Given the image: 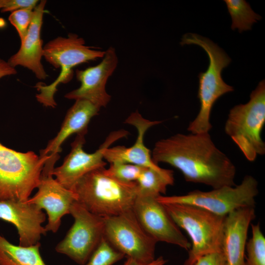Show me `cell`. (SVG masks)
<instances>
[{"mask_svg":"<svg viewBox=\"0 0 265 265\" xmlns=\"http://www.w3.org/2000/svg\"><path fill=\"white\" fill-rule=\"evenodd\" d=\"M255 208L243 207L225 217L221 252L226 265H245L248 230L256 217Z\"/></svg>","mask_w":265,"mask_h":265,"instance_id":"16","label":"cell"},{"mask_svg":"<svg viewBox=\"0 0 265 265\" xmlns=\"http://www.w3.org/2000/svg\"><path fill=\"white\" fill-rule=\"evenodd\" d=\"M15 68L12 67L7 61L0 58V79L17 74Z\"/></svg>","mask_w":265,"mask_h":265,"instance_id":"29","label":"cell"},{"mask_svg":"<svg viewBox=\"0 0 265 265\" xmlns=\"http://www.w3.org/2000/svg\"><path fill=\"white\" fill-rule=\"evenodd\" d=\"M100 108L85 100H77L67 111L58 133L41 152V156L58 154L62 143L72 134L86 133L91 119Z\"/></svg>","mask_w":265,"mask_h":265,"instance_id":"19","label":"cell"},{"mask_svg":"<svg viewBox=\"0 0 265 265\" xmlns=\"http://www.w3.org/2000/svg\"><path fill=\"white\" fill-rule=\"evenodd\" d=\"M105 168L88 172L71 189L78 203L92 213L102 217L117 215L132 210L137 197L136 182L119 181L108 175Z\"/></svg>","mask_w":265,"mask_h":265,"instance_id":"2","label":"cell"},{"mask_svg":"<svg viewBox=\"0 0 265 265\" xmlns=\"http://www.w3.org/2000/svg\"><path fill=\"white\" fill-rule=\"evenodd\" d=\"M181 44L198 45L208 55L209 65L207 70L198 75L200 110L190 123L187 130L191 133L209 132L212 128L210 118L213 105L222 95L234 91L233 87L226 83L221 76L222 70L229 65L231 59L217 44L197 34H184Z\"/></svg>","mask_w":265,"mask_h":265,"instance_id":"3","label":"cell"},{"mask_svg":"<svg viewBox=\"0 0 265 265\" xmlns=\"http://www.w3.org/2000/svg\"><path fill=\"white\" fill-rule=\"evenodd\" d=\"M265 123V81L261 80L245 104L236 105L228 114L225 132L245 158L254 161L265 154L261 132Z\"/></svg>","mask_w":265,"mask_h":265,"instance_id":"5","label":"cell"},{"mask_svg":"<svg viewBox=\"0 0 265 265\" xmlns=\"http://www.w3.org/2000/svg\"><path fill=\"white\" fill-rule=\"evenodd\" d=\"M224 1L231 17L232 30L238 29L239 33L251 30L253 24L262 18L244 0H225Z\"/></svg>","mask_w":265,"mask_h":265,"instance_id":"22","label":"cell"},{"mask_svg":"<svg viewBox=\"0 0 265 265\" xmlns=\"http://www.w3.org/2000/svg\"><path fill=\"white\" fill-rule=\"evenodd\" d=\"M143 167L126 163H110L106 173L115 179L126 183L135 182Z\"/></svg>","mask_w":265,"mask_h":265,"instance_id":"25","label":"cell"},{"mask_svg":"<svg viewBox=\"0 0 265 265\" xmlns=\"http://www.w3.org/2000/svg\"><path fill=\"white\" fill-rule=\"evenodd\" d=\"M49 155L22 153L0 142V201H26L37 188Z\"/></svg>","mask_w":265,"mask_h":265,"instance_id":"7","label":"cell"},{"mask_svg":"<svg viewBox=\"0 0 265 265\" xmlns=\"http://www.w3.org/2000/svg\"><path fill=\"white\" fill-rule=\"evenodd\" d=\"M166 263V260L160 256L155 259L152 262L146 264H141L132 259L127 258L126 261L122 265H164Z\"/></svg>","mask_w":265,"mask_h":265,"instance_id":"30","label":"cell"},{"mask_svg":"<svg viewBox=\"0 0 265 265\" xmlns=\"http://www.w3.org/2000/svg\"><path fill=\"white\" fill-rule=\"evenodd\" d=\"M103 218L104 238L115 249L141 264L155 260L157 242L143 229L132 209Z\"/></svg>","mask_w":265,"mask_h":265,"instance_id":"9","label":"cell"},{"mask_svg":"<svg viewBox=\"0 0 265 265\" xmlns=\"http://www.w3.org/2000/svg\"><path fill=\"white\" fill-rule=\"evenodd\" d=\"M5 0H0V9H1L5 4Z\"/></svg>","mask_w":265,"mask_h":265,"instance_id":"31","label":"cell"},{"mask_svg":"<svg viewBox=\"0 0 265 265\" xmlns=\"http://www.w3.org/2000/svg\"><path fill=\"white\" fill-rule=\"evenodd\" d=\"M252 237L246 245L245 265H265V237L260 223L251 224Z\"/></svg>","mask_w":265,"mask_h":265,"instance_id":"23","label":"cell"},{"mask_svg":"<svg viewBox=\"0 0 265 265\" xmlns=\"http://www.w3.org/2000/svg\"><path fill=\"white\" fill-rule=\"evenodd\" d=\"M161 122L146 119L137 111L132 112L125 120V123L132 125L136 129L137 136L135 143L130 147L117 146L107 148L104 153V159L110 164L126 163L161 170L162 168L153 162L151 152L144 144V138L149 128Z\"/></svg>","mask_w":265,"mask_h":265,"instance_id":"17","label":"cell"},{"mask_svg":"<svg viewBox=\"0 0 265 265\" xmlns=\"http://www.w3.org/2000/svg\"><path fill=\"white\" fill-rule=\"evenodd\" d=\"M163 205L177 225L184 230L191 240L184 265H193L204 255L221 252L226 216L189 204Z\"/></svg>","mask_w":265,"mask_h":265,"instance_id":"4","label":"cell"},{"mask_svg":"<svg viewBox=\"0 0 265 265\" xmlns=\"http://www.w3.org/2000/svg\"><path fill=\"white\" fill-rule=\"evenodd\" d=\"M46 216L42 210L26 201H0V219L11 223L16 228L19 245L26 247L39 242L47 231L42 224Z\"/></svg>","mask_w":265,"mask_h":265,"instance_id":"15","label":"cell"},{"mask_svg":"<svg viewBox=\"0 0 265 265\" xmlns=\"http://www.w3.org/2000/svg\"><path fill=\"white\" fill-rule=\"evenodd\" d=\"M193 265H226V264L220 252L204 255L198 258Z\"/></svg>","mask_w":265,"mask_h":265,"instance_id":"28","label":"cell"},{"mask_svg":"<svg viewBox=\"0 0 265 265\" xmlns=\"http://www.w3.org/2000/svg\"><path fill=\"white\" fill-rule=\"evenodd\" d=\"M258 185L255 178L246 175L238 186H224L208 191L195 190L182 195H160L157 199L162 204H189L226 216L238 209L255 206Z\"/></svg>","mask_w":265,"mask_h":265,"instance_id":"8","label":"cell"},{"mask_svg":"<svg viewBox=\"0 0 265 265\" xmlns=\"http://www.w3.org/2000/svg\"><path fill=\"white\" fill-rule=\"evenodd\" d=\"M135 182L137 196L157 198L165 194L168 186L174 184L173 171L163 168L157 170L143 167Z\"/></svg>","mask_w":265,"mask_h":265,"instance_id":"21","label":"cell"},{"mask_svg":"<svg viewBox=\"0 0 265 265\" xmlns=\"http://www.w3.org/2000/svg\"><path fill=\"white\" fill-rule=\"evenodd\" d=\"M39 242L26 247L16 245L0 235V265H47L40 254Z\"/></svg>","mask_w":265,"mask_h":265,"instance_id":"20","label":"cell"},{"mask_svg":"<svg viewBox=\"0 0 265 265\" xmlns=\"http://www.w3.org/2000/svg\"><path fill=\"white\" fill-rule=\"evenodd\" d=\"M153 162H164L179 170L185 180L213 189L236 186V168L230 159L218 149L209 132L177 133L160 139L151 154Z\"/></svg>","mask_w":265,"mask_h":265,"instance_id":"1","label":"cell"},{"mask_svg":"<svg viewBox=\"0 0 265 265\" xmlns=\"http://www.w3.org/2000/svg\"><path fill=\"white\" fill-rule=\"evenodd\" d=\"M37 0H5L1 12H13L19 10H33L38 4Z\"/></svg>","mask_w":265,"mask_h":265,"instance_id":"27","label":"cell"},{"mask_svg":"<svg viewBox=\"0 0 265 265\" xmlns=\"http://www.w3.org/2000/svg\"><path fill=\"white\" fill-rule=\"evenodd\" d=\"M118 64V57L114 48L105 51L102 61L96 66L84 70H77L76 75L80 82V86L65 95L69 99L85 100L100 108L106 107L111 96L106 89L109 77L113 74Z\"/></svg>","mask_w":265,"mask_h":265,"instance_id":"13","label":"cell"},{"mask_svg":"<svg viewBox=\"0 0 265 265\" xmlns=\"http://www.w3.org/2000/svg\"><path fill=\"white\" fill-rule=\"evenodd\" d=\"M132 210L143 229L157 242H164L189 250L191 243L157 198L137 196Z\"/></svg>","mask_w":265,"mask_h":265,"instance_id":"12","label":"cell"},{"mask_svg":"<svg viewBox=\"0 0 265 265\" xmlns=\"http://www.w3.org/2000/svg\"><path fill=\"white\" fill-rule=\"evenodd\" d=\"M70 214L74 223L55 250L83 265L104 238V218L92 213L76 201L71 206Z\"/></svg>","mask_w":265,"mask_h":265,"instance_id":"10","label":"cell"},{"mask_svg":"<svg viewBox=\"0 0 265 265\" xmlns=\"http://www.w3.org/2000/svg\"><path fill=\"white\" fill-rule=\"evenodd\" d=\"M53 176L52 173L42 172L38 191L26 201L46 211L48 221L45 227L46 231L56 233L62 217L70 214L76 196L72 190L64 187Z\"/></svg>","mask_w":265,"mask_h":265,"instance_id":"14","label":"cell"},{"mask_svg":"<svg viewBox=\"0 0 265 265\" xmlns=\"http://www.w3.org/2000/svg\"><path fill=\"white\" fill-rule=\"evenodd\" d=\"M46 4V0H41L34 8L32 20L26 35L21 41L19 50L7 61L14 68L21 66L31 70L39 80H45L48 77L41 63L43 47L40 36Z\"/></svg>","mask_w":265,"mask_h":265,"instance_id":"18","label":"cell"},{"mask_svg":"<svg viewBox=\"0 0 265 265\" xmlns=\"http://www.w3.org/2000/svg\"><path fill=\"white\" fill-rule=\"evenodd\" d=\"M124 257L104 238L89 260L83 265H113Z\"/></svg>","mask_w":265,"mask_h":265,"instance_id":"24","label":"cell"},{"mask_svg":"<svg viewBox=\"0 0 265 265\" xmlns=\"http://www.w3.org/2000/svg\"><path fill=\"white\" fill-rule=\"evenodd\" d=\"M105 51L94 50L86 46L84 39L75 33L67 37H58L48 42L43 47V57L55 68L61 71L57 78L51 84L37 83L35 86L39 93L37 101L46 106L54 107V96L59 83H66L73 76V68L87 61L103 57Z\"/></svg>","mask_w":265,"mask_h":265,"instance_id":"6","label":"cell"},{"mask_svg":"<svg viewBox=\"0 0 265 265\" xmlns=\"http://www.w3.org/2000/svg\"><path fill=\"white\" fill-rule=\"evenodd\" d=\"M129 132L119 130L111 132L98 149L93 153H87L83 149L86 133L77 134L71 144V150L62 164L54 168L52 174L55 180L64 187L71 190L84 175L95 169L105 167L104 160L105 151L118 140L127 136Z\"/></svg>","mask_w":265,"mask_h":265,"instance_id":"11","label":"cell"},{"mask_svg":"<svg viewBox=\"0 0 265 265\" xmlns=\"http://www.w3.org/2000/svg\"><path fill=\"white\" fill-rule=\"evenodd\" d=\"M33 16V10H19L11 12L8 20L16 29L22 41L26 35Z\"/></svg>","mask_w":265,"mask_h":265,"instance_id":"26","label":"cell"}]
</instances>
